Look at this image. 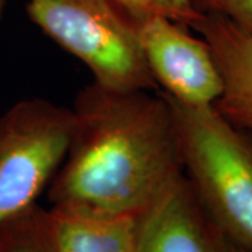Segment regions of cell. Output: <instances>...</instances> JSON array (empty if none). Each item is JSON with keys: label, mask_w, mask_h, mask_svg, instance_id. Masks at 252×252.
I'll list each match as a JSON object with an SVG mask.
<instances>
[{"label": "cell", "mask_w": 252, "mask_h": 252, "mask_svg": "<svg viewBox=\"0 0 252 252\" xmlns=\"http://www.w3.org/2000/svg\"><path fill=\"white\" fill-rule=\"evenodd\" d=\"M227 240H228V238H227ZM227 252H248V251H245L244 248L238 247V245H235L234 243H231V241L228 240V244H227Z\"/></svg>", "instance_id": "12"}, {"label": "cell", "mask_w": 252, "mask_h": 252, "mask_svg": "<svg viewBox=\"0 0 252 252\" xmlns=\"http://www.w3.org/2000/svg\"><path fill=\"white\" fill-rule=\"evenodd\" d=\"M200 14H216L252 35V0H190Z\"/></svg>", "instance_id": "11"}, {"label": "cell", "mask_w": 252, "mask_h": 252, "mask_svg": "<svg viewBox=\"0 0 252 252\" xmlns=\"http://www.w3.org/2000/svg\"><path fill=\"white\" fill-rule=\"evenodd\" d=\"M136 24L144 61L158 91L187 105H215L223 80L206 41L192 35L187 26L160 16Z\"/></svg>", "instance_id": "5"}, {"label": "cell", "mask_w": 252, "mask_h": 252, "mask_svg": "<svg viewBox=\"0 0 252 252\" xmlns=\"http://www.w3.org/2000/svg\"><path fill=\"white\" fill-rule=\"evenodd\" d=\"M30 20L80 61L93 81L119 91H158L137 36V24L111 0H27Z\"/></svg>", "instance_id": "3"}, {"label": "cell", "mask_w": 252, "mask_h": 252, "mask_svg": "<svg viewBox=\"0 0 252 252\" xmlns=\"http://www.w3.org/2000/svg\"><path fill=\"white\" fill-rule=\"evenodd\" d=\"M73 126L72 108L42 97L20 99L0 114V227L38 205Z\"/></svg>", "instance_id": "4"}, {"label": "cell", "mask_w": 252, "mask_h": 252, "mask_svg": "<svg viewBox=\"0 0 252 252\" xmlns=\"http://www.w3.org/2000/svg\"><path fill=\"white\" fill-rule=\"evenodd\" d=\"M72 111V136L45 192L51 206L139 216L182 172L171 108L160 91L91 81Z\"/></svg>", "instance_id": "1"}, {"label": "cell", "mask_w": 252, "mask_h": 252, "mask_svg": "<svg viewBox=\"0 0 252 252\" xmlns=\"http://www.w3.org/2000/svg\"><path fill=\"white\" fill-rule=\"evenodd\" d=\"M190 28L209 44L221 74L223 91L213 107L252 132V35L216 14H202Z\"/></svg>", "instance_id": "7"}, {"label": "cell", "mask_w": 252, "mask_h": 252, "mask_svg": "<svg viewBox=\"0 0 252 252\" xmlns=\"http://www.w3.org/2000/svg\"><path fill=\"white\" fill-rule=\"evenodd\" d=\"M0 252H56L45 207L35 205L1 225Z\"/></svg>", "instance_id": "9"}, {"label": "cell", "mask_w": 252, "mask_h": 252, "mask_svg": "<svg viewBox=\"0 0 252 252\" xmlns=\"http://www.w3.org/2000/svg\"><path fill=\"white\" fill-rule=\"evenodd\" d=\"M227 244L182 172L137 217L135 252H227Z\"/></svg>", "instance_id": "6"}, {"label": "cell", "mask_w": 252, "mask_h": 252, "mask_svg": "<svg viewBox=\"0 0 252 252\" xmlns=\"http://www.w3.org/2000/svg\"><path fill=\"white\" fill-rule=\"evenodd\" d=\"M137 217L61 206L46 209L56 252H135Z\"/></svg>", "instance_id": "8"}, {"label": "cell", "mask_w": 252, "mask_h": 252, "mask_svg": "<svg viewBox=\"0 0 252 252\" xmlns=\"http://www.w3.org/2000/svg\"><path fill=\"white\" fill-rule=\"evenodd\" d=\"M6 7H7V0H0V23H1V20L4 17Z\"/></svg>", "instance_id": "13"}, {"label": "cell", "mask_w": 252, "mask_h": 252, "mask_svg": "<svg viewBox=\"0 0 252 252\" xmlns=\"http://www.w3.org/2000/svg\"><path fill=\"white\" fill-rule=\"evenodd\" d=\"M161 94L171 108L184 177L217 228L252 252V132L213 105H187Z\"/></svg>", "instance_id": "2"}, {"label": "cell", "mask_w": 252, "mask_h": 252, "mask_svg": "<svg viewBox=\"0 0 252 252\" xmlns=\"http://www.w3.org/2000/svg\"><path fill=\"white\" fill-rule=\"evenodd\" d=\"M133 21H140L147 17L170 18L187 27H192L202 14L192 6L190 0H111Z\"/></svg>", "instance_id": "10"}]
</instances>
